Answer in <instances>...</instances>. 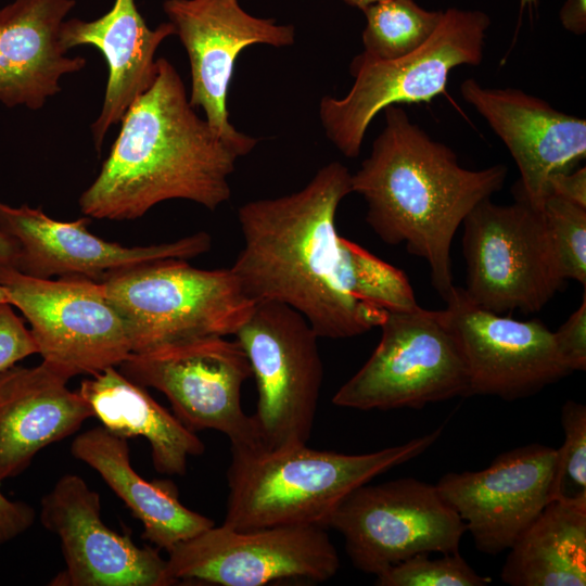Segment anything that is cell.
<instances>
[{"label":"cell","mask_w":586,"mask_h":586,"mask_svg":"<svg viewBox=\"0 0 586 586\" xmlns=\"http://www.w3.org/2000/svg\"><path fill=\"white\" fill-rule=\"evenodd\" d=\"M351 192L348 168L332 162L300 191L238 211L244 244L230 269L243 292L254 302L290 306L319 337L358 336L386 317L356 297L357 244L336 231L337 207Z\"/></svg>","instance_id":"6da1fadb"},{"label":"cell","mask_w":586,"mask_h":586,"mask_svg":"<svg viewBox=\"0 0 586 586\" xmlns=\"http://www.w3.org/2000/svg\"><path fill=\"white\" fill-rule=\"evenodd\" d=\"M152 86L125 112L94 181L79 198L90 218L129 220L156 204L182 199L211 211L229 200V177L241 156L199 117L166 59Z\"/></svg>","instance_id":"7a4b0ae2"},{"label":"cell","mask_w":586,"mask_h":586,"mask_svg":"<svg viewBox=\"0 0 586 586\" xmlns=\"http://www.w3.org/2000/svg\"><path fill=\"white\" fill-rule=\"evenodd\" d=\"M383 112L385 126L352 175V192L366 201V220L384 243L405 244L428 262L432 285L446 301L455 286L453 239L474 206L501 190L508 169H467L399 105Z\"/></svg>","instance_id":"3957f363"},{"label":"cell","mask_w":586,"mask_h":586,"mask_svg":"<svg viewBox=\"0 0 586 586\" xmlns=\"http://www.w3.org/2000/svg\"><path fill=\"white\" fill-rule=\"evenodd\" d=\"M444 426L404 444L367 454H342L306 445L265 449L231 446L224 525L256 530L319 525L357 487L428 450Z\"/></svg>","instance_id":"277c9868"},{"label":"cell","mask_w":586,"mask_h":586,"mask_svg":"<svg viewBox=\"0 0 586 586\" xmlns=\"http://www.w3.org/2000/svg\"><path fill=\"white\" fill-rule=\"evenodd\" d=\"M491 20L482 11L448 9L420 48L393 60L365 52L349 66L354 84L341 99L323 97L319 117L327 138L346 157L360 153L375 115L390 105L429 102L446 89L448 75L460 65L477 66Z\"/></svg>","instance_id":"5b68a950"},{"label":"cell","mask_w":586,"mask_h":586,"mask_svg":"<svg viewBox=\"0 0 586 586\" xmlns=\"http://www.w3.org/2000/svg\"><path fill=\"white\" fill-rule=\"evenodd\" d=\"M101 284L126 323L132 353L187 339L234 335L255 304L230 268L199 269L182 258L118 270Z\"/></svg>","instance_id":"8992f818"},{"label":"cell","mask_w":586,"mask_h":586,"mask_svg":"<svg viewBox=\"0 0 586 586\" xmlns=\"http://www.w3.org/2000/svg\"><path fill=\"white\" fill-rule=\"evenodd\" d=\"M234 336L255 378L257 404L252 418L260 446L306 445L323 378L319 336L298 311L275 301L255 302Z\"/></svg>","instance_id":"52a82bcc"},{"label":"cell","mask_w":586,"mask_h":586,"mask_svg":"<svg viewBox=\"0 0 586 586\" xmlns=\"http://www.w3.org/2000/svg\"><path fill=\"white\" fill-rule=\"evenodd\" d=\"M463 291L476 306L501 315L540 311L565 282L559 275L542 209L515 198L480 202L463 222Z\"/></svg>","instance_id":"ba28073f"},{"label":"cell","mask_w":586,"mask_h":586,"mask_svg":"<svg viewBox=\"0 0 586 586\" xmlns=\"http://www.w3.org/2000/svg\"><path fill=\"white\" fill-rule=\"evenodd\" d=\"M380 328L379 344L335 392L334 405L358 410L420 409L470 396L464 360L442 310L419 306L388 313Z\"/></svg>","instance_id":"9c48e42d"},{"label":"cell","mask_w":586,"mask_h":586,"mask_svg":"<svg viewBox=\"0 0 586 586\" xmlns=\"http://www.w3.org/2000/svg\"><path fill=\"white\" fill-rule=\"evenodd\" d=\"M130 381L162 392L173 413L191 431L225 434L233 447H262L241 393L252 377L237 340L201 336L131 353L119 366Z\"/></svg>","instance_id":"30bf717a"},{"label":"cell","mask_w":586,"mask_h":586,"mask_svg":"<svg viewBox=\"0 0 586 586\" xmlns=\"http://www.w3.org/2000/svg\"><path fill=\"white\" fill-rule=\"evenodd\" d=\"M0 285L29 322L42 361L72 379L118 367L132 344L101 282L68 275L35 278L0 268Z\"/></svg>","instance_id":"8fae6325"},{"label":"cell","mask_w":586,"mask_h":586,"mask_svg":"<svg viewBox=\"0 0 586 586\" xmlns=\"http://www.w3.org/2000/svg\"><path fill=\"white\" fill-rule=\"evenodd\" d=\"M326 526L343 536L353 565L375 576L420 552H458L467 532L436 485L413 477L357 487Z\"/></svg>","instance_id":"7c38bea8"},{"label":"cell","mask_w":586,"mask_h":586,"mask_svg":"<svg viewBox=\"0 0 586 586\" xmlns=\"http://www.w3.org/2000/svg\"><path fill=\"white\" fill-rule=\"evenodd\" d=\"M167 553V571L175 582L221 586H262L283 579L323 582L340 568L337 551L319 525L256 530L214 525Z\"/></svg>","instance_id":"4fadbf2b"},{"label":"cell","mask_w":586,"mask_h":586,"mask_svg":"<svg viewBox=\"0 0 586 586\" xmlns=\"http://www.w3.org/2000/svg\"><path fill=\"white\" fill-rule=\"evenodd\" d=\"M163 10L189 58L191 106L201 107L217 136L241 156L246 155L257 139L238 131L227 110L235 60L252 44H293L294 26L253 16L239 0H165Z\"/></svg>","instance_id":"5bb4252c"},{"label":"cell","mask_w":586,"mask_h":586,"mask_svg":"<svg viewBox=\"0 0 586 586\" xmlns=\"http://www.w3.org/2000/svg\"><path fill=\"white\" fill-rule=\"evenodd\" d=\"M444 319L464 360L469 394L515 400L570 374L553 332L542 321H520L473 304L462 286L447 297Z\"/></svg>","instance_id":"9a60e30c"},{"label":"cell","mask_w":586,"mask_h":586,"mask_svg":"<svg viewBox=\"0 0 586 586\" xmlns=\"http://www.w3.org/2000/svg\"><path fill=\"white\" fill-rule=\"evenodd\" d=\"M40 521L61 542L65 570L53 586H168L176 582L156 547H139L101 518L100 495L76 474L41 499Z\"/></svg>","instance_id":"2e32d148"},{"label":"cell","mask_w":586,"mask_h":586,"mask_svg":"<svg viewBox=\"0 0 586 586\" xmlns=\"http://www.w3.org/2000/svg\"><path fill=\"white\" fill-rule=\"evenodd\" d=\"M556 449L533 443L498 455L480 471L450 472L436 487L481 552L508 550L553 499Z\"/></svg>","instance_id":"e0dca14e"},{"label":"cell","mask_w":586,"mask_h":586,"mask_svg":"<svg viewBox=\"0 0 586 586\" xmlns=\"http://www.w3.org/2000/svg\"><path fill=\"white\" fill-rule=\"evenodd\" d=\"M90 217L74 221L50 218L40 207H12L0 202V230L18 244L16 269L50 279L78 275L101 282L111 273L165 258L189 259L211 249L205 231L173 242L148 246H123L105 241L87 229Z\"/></svg>","instance_id":"ac0fdd59"},{"label":"cell","mask_w":586,"mask_h":586,"mask_svg":"<svg viewBox=\"0 0 586 586\" xmlns=\"http://www.w3.org/2000/svg\"><path fill=\"white\" fill-rule=\"evenodd\" d=\"M460 93L513 157L521 175L515 198L542 209L550 176L570 171L585 158L586 120L522 90L483 87L473 78L463 80Z\"/></svg>","instance_id":"d6986e66"},{"label":"cell","mask_w":586,"mask_h":586,"mask_svg":"<svg viewBox=\"0 0 586 586\" xmlns=\"http://www.w3.org/2000/svg\"><path fill=\"white\" fill-rule=\"evenodd\" d=\"M68 381L43 361L0 373V483L23 473L41 449L75 434L93 417Z\"/></svg>","instance_id":"ffe728a7"},{"label":"cell","mask_w":586,"mask_h":586,"mask_svg":"<svg viewBox=\"0 0 586 586\" xmlns=\"http://www.w3.org/2000/svg\"><path fill=\"white\" fill-rule=\"evenodd\" d=\"M75 0H14L0 9V102L41 109L64 75L87 61L68 56L61 27Z\"/></svg>","instance_id":"44dd1931"},{"label":"cell","mask_w":586,"mask_h":586,"mask_svg":"<svg viewBox=\"0 0 586 586\" xmlns=\"http://www.w3.org/2000/svg\"><path fill=\"white\" fill-rule=\"evenodd\" d=\"M171 35L175 27L170 22L149 28L135 0H115L110 11L93 21L63 22L61 41L67 51L92 46L102 53L107 65L102 109L90 127L98 152L109 129L119 123L133 100L152 86L157 74L155 52Z\"/></svg>","instance_id":"7402d4cb"},{"label":"cell","mask_w":586,"mask_h":586,"mask_svg":"<svg viewBox=\"0 0 586 586\" xmlns=\"http://www.w3.org/2000/svg\"><path fill=\"white\" fill-rule=\"evenodd\" d=\"M72 455L94 469L107 486L128 507L142 526V538L154 547L170 550L215 525L203 514L188 509L170 480L145 481L130 463L128 441L104 426H95L77 435L71 445Z\"/></svg>","instance_id":"603a6c76"},{"label":"cell","mask_w":586,"mask_h":586,"mask_svg":"<svg viewBox=\"0 0 586 586\" xmlns=\"http://www.w3.org/2000/svg\"><path fill=\"white\" fill-rule=\"evenodd\" d=\"M78 393L106 430L127 440L144 437L151 447L153 467L161 474L184 475L188 458L205 450L195 432L117 367L82 380Z\"/></svg>","instance_id":"cb8c5ba5"},{"label":"cell","mask_w":586,"mask_h":586,"mask_svg":"<svg viewBox=\"0 0 586 586\" xmlns=\"http://www.w3.org/2000/svg\"><path fill=\"white\" fill-rule=\"evenodd\" d=\"M508 550V585L585 586L586 502L549 501Z\"/></svg>","instance_id":"d4e9b609"},{"label":"cell","mask_w":586,"mask_h":586,"mask_svg":"<svg viewBox=\"0 0 586 586\" xmlns=\"http://www.w3.org/2000/svg\"><path fill=\"white\" fill-rule=\"evenodd\" d=\"M364 52L393 60L420 48L438 26L443 12L428 11L413 0H380L364 11Z\"/></svg>","instance_id":"484cf974"},{"label":"cell","mask_w":586,"mask_h":586,"mask_svg":"<svg viewBox=\"0 0 586 586\" xmlns=\"http://www.w3.org/2000/svg\"><path fill=\"white\" fill-rule=\"evenodd\" d=\"M560 277L586 284V208L549 195L542 208Z\"/></svg>","instance_id":"4316f807"},{"label":"cell","mask_w":586,"mask_h":586,"mask_svg":"<svg viewBox=\"0 0 586 586\" xmlns=\"http://www.w3.org/2000/svg\"><path fill=\"white\" fill-rule=\"evenodd\" d=\"M561 425L564 441L556 449L552 496L553 499L586 502V406L565 402L561 409Z\"/></svg>","instance_id":"83f0119b"},{"label":"cell","mask_w":586,"mask_h":586,"mask_svg":"<svg viewBox=\"0 0 586 586\" xmlns=\"http://www.w3.org/2000/svg\"><path fill=\"white\" fill-rule=\"evenodd\" d=\"M420 552L377 575L379 586H486L492 579L476 573L458 552L431 559Z\"/></svg>","instance_id":"f1b7e54d"},{"label":"cell","mask_w":586,"mask_h":586,"mask_svg":"<svg viewBox=\"0 0 586 586\" xmlns=\"http://www.w3.org/2000/svg\"><path fill=\"white\" fill-rule=\"evenodd\" d=\"M38 354L36 341L9 303H0V373L30 355Z\"/></svg>","instance_id":"f546056e"},{"label":"cell","mask_w":586,"mask_h":586,"mask_svg":"<svg viewBox=\"0 0 586 586\" xmlns=\"http://www.w3.org/2000/svg\"><path fill=\"white\" fill-rule=\"evenodd\" d=\"M558 354L570 370L586 369V294L579 307L553 332Z\"/></svg>","instance_id":"4dcf8cb0"},{"label":"cell","mask_w":586,"mask_h":586,"mask_svg":"<svg viewBox=\"0 0 586 586\" xmlns=\"http://www.w3.org/2000/svg\"><path fill=\"white\" fill-rule=\"evenodd\" d=\"M35 519L36 511L30 505L11 500L0 491V546L25 533Z\"/></svg>","instance_id":"1f68e13d"},{"label":"cell","mask_w":586,"mask_h":586,"mask_svg":"<svg viewBox=\"0 0 586 586\" xmlns=\"http://www.w3.org/2000/svg\"><path fill=\"white\" fill-rule=\"evenodd\" d=\"M549 195L586 208V168L556 173L548 180Z\"/></svg>","instance_id":"d6a6232c"},{"label":"cell","mask_w":586,"mask_h":586,"mask_svg":"<svg viewBox=\"0 0 586 586\" xmlns=\"http://www.w3.org/2000/svg\"><path fill=\"white\" fill-rule=\"evenodd\" d=\"M562 26L575 34L586 31V0H566L560 10Z\"/></svg>","instance_id":"836d02e7"},{"label":"cell","mask_w":586,"mask_h":586,"mask_svg":"<svg viewBox=\"0 0 586 586\" xmlns=\"http://www.w3.org/2000/svg\"><path fill=\"white\" fill-rule=\"evenodd\" d=\"M20 247L17 242L0 230V268H15L17 266Z\"/></svg>","instance_id":"e575fe53"},{"label":"cell","mask_w":586,"mask_h":586,"mask_svg":"<svg viewBox=\"0 0 586 586\" xmlns=\"http://www.w3.org/2000/svg\"><path fill=\"white\" fill-rule=\"evenodd\" d=\"M343 1L352 7L358 8L361 11H364L367 7L380 0H343Z\"/></svg>","instance_id":"d590c367"},{"label":"cell","mask_w":586,"mask_h":586,"mask_svg":"<svg viewBox=\"0 0 586 586\" xmlns=\"http://www.w3.org/2000/svg\"><path fill=\"white\" fill-rule=\"evenodd\" d=\"M0 303H9V296L3 286L0 285ZM10 304V303H9Z\"/></svg>","instance_id":"8d00e7d4"},{"label":"cell","mask_w":586,"mask_h":586,"mask_svg":"<svg viewBox=\"0 0 586 586\" xmlns=\"http://www.w3.org/2000/svg\"><path fill=\"white\" fill-rule=\"evenodd\" d=\"M537 4V0H521V10L524 9V7L532 8L533 5Z\"/></svg>","instance_id":"74e56055"}]
</instances>
